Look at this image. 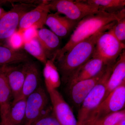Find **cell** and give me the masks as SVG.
<instances>
[{
    "mask_svg": "<svg viewBox=\"0 0 125 125\" xmlns=\"http://www.w3.org/2000/svg\"><path fill=\"white\" fill-rule=\"evenodd\" d=\"M117 13L111 14L100 11L85 17L78 22L69 41L59 50L55 61L60 58L78 43L93 36L99 31L108 30L115 23Z\"/></svg>",
    "mask_w": 125,
    "mask_h": 125,
    "instance_id": "cell-1",
    "label": "cell"
},
{
    "mask_svg": "<svg viewBox=\"0 0 125 125\" xmlns=\"http://www.w3.org/2000/svg\"><path fill=\"white\" fill-rule=\"evenodd\" d=\"M107 30L99 31L78 43L56 60L57 62L56 65L62 80L67 82L78 69L92 58L98 39L103 32Z\"/></svg>",
    "mask_w": 125,
    "mask_h": 125,
    "instance_id": "cell-2",
    "label": "cell"
},
{
    "mask_svg": "<svg viewBox=\"0 0 125 125\" xmlns=\"http://www.w3.org/2000/svg\"><path fill=\"white\" fill-rule=\"evenodd\" d=\"M114 65L107 66L100 80L81 105L77 118L78 125H90L94 113L104 99L107 83Z\"/></svg>",
    "mask_w": 125,
    "mask_h": 125,
    "instance_id": "cell-3",
    "label": "cell"
},
{
    "mask_svg": "<svg viewBox=\"0 0 125 125\" xmlns=\"http://www.w3.org/2000/svg\"><path fill=\"white\" fill-rule=\"evenodd\" d=\"M112 28L99 37L93 55L102 59L106 66L114 65L125 50V44L114 36Z\"/></svg>",
    "mask_w": 125,
    "mask_h": 125,
    "instance_id": "cell-4",
    "label": "cell"
},
{
    "mask_svg": "<svg viewBox=\"0 0 125 125\" xmlns=\"http://www.w3.org/2000/svg\"><path fill=\"white\" fill-rule=\"evenodd\" d=\"M49 5L50 10L56 11V13L77 22L100 12L96 6L87 3L84 0H49Z\"/></svg>",
    "mask_w": 125,
    "mask_h": 125,
    "instance_id": "cell-5",
    "label": "cell"
},
{
    "mask_svg": "<svg viewBox=\"0 0 125 125\" xmlns=\"http://www.w3.org/2000/svg\"><path fill=\"white\" fill-rule=\"evenodd\" d=\"M37 5L25 2L16 3L10 10L0 16V44H4L11 38L18 29L23 16Z\"/></svg>",
    "mask_w": 125,
    "mask_h": 125,
    "instance_id": "cell-6",
    "label": "cell"
},
{
    "mask_svg": "<svg viewBox=\"0 0 125 125\" xmlns=\"http://www.w3.org/2000/svg\"><path fill=\"white\" fill-rule=\"evenodd\" d=\"M48 98L45 89L40 86L26 98V112L23 124L32 125L49 108Z\"/></svg>",
    "mask_w": 125,
    "mask_h": 125,
    "instance_id": "cell-7",
    "label": "cell"
},
{
    "mask_svg": "<svg viewBox=\"0 0 125 125\" xmlns=\"http://www.w3.org/2000/svg\"><path fill=\"white\" fill-rule=\"evenodd\" d=\"M125 105V82L111 92L101 103L96 110L90 122L109 114L124 109Z\"/></svg>",
    "mask_w": 125,
    "mask_h": 125,
    "instance_id": "cell-8",
    "label": "cell"
},
{
    "mask_svg": "<svg viewBox=\"0 0 125 125\" xmlns=\"http://www.w3.org/2000/svg\"><path fill=\"white\" fill-rule=\"evenodd\" d=\"M49 1L42 0L34 9L23 16L18 27V33H22L32 27L39 29L43 28L47 16L51 10Z\"/></svg>",
    "mask_w": 125,
    "mask_h": 125,
    "instance_id": "cell-9",
    "label": "cell"
},
{
    "mask_svg": "<svg viewBox=\"0 0 125 125\" xmlns=\"http://www.w3.org/2000/svg\"><path fill=\"white\" fill-rule=\"evenodd\" d=\"M52 104V112L61 125H78L72 109L57 89L47 91Z\"/></svg>",
    "mask_w": 125,
    "mask_h": 125,
    "instance_id": "cell-10",
    "label": "cell"
},
{
    "mask_svg": "<svg viewBox=\"0 0 125 125\" xmlns=\"http://www.w3.org/2000/svg\"><path fill=\"white\" fill-rule=\"evenodd\" d=\"M27 62L0 66V70L5 76L11 90L13 97L12 102L19 99L21 94Z\"/></svg>",
    "mask_w": 125,
    "mask_h": 125,
    "instance_id": "cell-11",
    "label": "cell"
},
{
    "mask_svg": "<svg viewBox=\"0 0 125 125\" xmlns=\"http://www.w3.org/2000/svg\"><path fill=\"white\" fill-rule=\"evenodd\" d=\"M107 66L101 58L93 56L67 81L68 86L78 81L96 77L102 73Z\"/></svg>",
    "mask_w": 125,
    "mask_h": 125,
    "instance_id": "cell-12",
    "label": "cell"
},
{
    "mask_svg": "<svg viewBox=\"0 0 125 125\" xmlns=\"http://www.w3.org/2000/svg\"><path fill=\"white\" fill-rule=\"evenodd\" d=\"M78 22L56 13L48 14L45 25L49 27L52 32L61 38L66 37L72 33Z\"/></svg>",
    "mask_w": 125,
    "mask_h": 125,
    "instance_id": "cell-13",
    "label": "cell"
},
{
    "mask_svg": "<svg viewBox=\"0 0 125 125\" xmlns=\"http://www.w3.org/2000/svg\"><path fill=\"white\" fill-rule=\"evenodd\" d=\"M36 37L47 60L55 61L57 54L61 49L60 38L50 30L43 28L38 30Z\"/></svg>",
    "mask_w": 125,
    "mask_h": 125,
    "instance_id": "cell-14",
    "label": "cell"
},
{
    "mask_svg": "<svg viewBox=\"0 0 125 125\" xmlns=\"http://www.w3.org/2000/svg\"><path fill=\"white\" fill-rule=\"evenodd\" d=\"M106 67L96 77L80 81L69 86L70 97L75 104L80 106L85 98L100 80Z\"/></svg>",
    "mask_w": 125,
    "mask_h": 125,
    "instance_id": "cell-15",
    "label": "cell"
},
{
    "mask_svg": "<svg viewBox=\"0 0 125 125\" xmlns=\"http://www.w3.org/2000/svg\"><path fill=\"white\" fill-rule=\"evenodd\" d=\"M40 70L37 63L31 61L27 62L22 89L19 99L27 98L36 91L40 86Z\"/></svg>",
    "mask_w": 125,
    "mask_h": 125,
    "instance_id": "cell-16",
    "label": "cell"
},
{
    "mask_svg": "<svg viewBox=\"0 0 125 125\" xmlns=\"http://www.w3.org/2000/svg\"><path fill=\"white\" fill-rule=\"evenodd\" d=\"M30 61V56L25 51L0 44V66L19 64Z\"/></svg>",
    "mask_w": 125,
    "mask_h": 125,
    "instance_id": "cell-17",
    "label": "cell"
},
{
    "mask_svg": "<svg viewBox=\"0 0 125 125\" xmlns=\"http://www.w3.org/2000/svg\"><path fill=\"white\" fill-rule=\"evenodd\" d=\"M124 82H125V50L113 66L111 73L108 80L106 94L104 100L111 92Z\"/></svg>",
    "mask_w": 125,
    "mask_h": 125,
    "instance_id": "cell-18",
    "label": "cell"
},
{
    "mask_svg": "<svg viewBox=\"0 0 125 125\" xmlns=\"http://www.w3.org/2000/svg\"><path fill=\"white\" fill-rule=\"evenodd\" d=\"M11 98L12 93L7 79L0 70V122L7 119L12 103Z\"/></svg>",
    "mask_w": 125,
    "mask_h": 125,
    "instance_id": "cell-19",
    "label": "cell"
},
{
    "mask_svg": "<svg viewBox=\"0 0 125 125\" xmlns=\"http://www.w3.org/2000/svg\"><path fill=\"white\" fill-rule=\"evenodd\" d=\"M43 70V75L47 91L57 89L60 86V73L53 60H48Z\"/></svg>",
    "mask_w": 125,
    "mask_h": 125,
    "instance_id": "cell-20",
    "label": "cell"
},
{
    "mask_svg": "<svg viewBox=\"0 0 125 125\" xmlns=\"http://www.w3.org/2000/svg\"><path fill=\"white\" fill-rule=\"evenodd\" d=\"M26 98H20L12 102L6 120L13 125H21L23 123L26 112Z\"/></svg>",
    "mask_w": 125,
    "mask_h": 125,
    "instance_id": "cell-21",
    "label": "cell"
},
{
    "mask_svg": "<svg viewBox=\"0 0 125 125\" xmlns=\"http://www.w3.org/2000/svg\"><path fill=\"white\" fill-rule=\"evenodd\" d=\"M90 4L98 8L100 11L116 14L125 9V0H85Z\"/></svg>",
    "mask_w": 125,
    "mask_h": 125,
    "instance_id": "cell-22",
    "label": "cell"
},
{
    "mask_svg": "<svg viewBox=\"0 0 125 125\" xmlns=\"http://www.w3.org/2000/svg\"><path fill=\"white\" fill-rule=\"evenodd\" d=\"M24 49L28 54L33 56L45 64L47 61L45 52L37 38L26 41L23 45Z\"/></svg>",
    "mask_w": 125,
    "mask_h": 125,
    "instance_id": "cell-23",
    "label": "cell"
},
{
    "mask_svg": "<svg viewBox=\"0 0 125 125\" xmlns=\"http://www.w3.org/2000/svg\"><path fill=\"white\" fill-rule=\"evenodd\" d=\"M112 30L116 38L125 44V9L117 13V19Z\"/></svg>",
    "mask_w": 125,
    "mask_h": 125,
    "instance_id": "cell-24",
    "label": "cell"
},
{
    "mask_svg": "<svg viewBox=\"0 0 125 125\" xmlns=\"http://www.w3.org/2000/svg\"><path fill=\"white\" fill-rule=\"evenodd\" d=\"M124 118H125V109L99 119L92 125H114Z\"/></svg>",
    "mask_w": 125,
    "mask_h": 125,
    "instance_id": "cell-25",
    "label": "cell"
},
{
    "mask_svg": "<svg viewBox=\"0 0 125 125\" xmlns=\"http://www.w3.org/2000/svg\"><path fill=\"white\" fill-rule=\"evenodd\" d=\"M32 125H61L54 115L52 109L49 108Z\"/></svg>",
    "mask_w": 125,
    "mask_h": 125,
    "instance_id": "cell-26",
    "label": "cell"
},
{
    "mask_svg": "<svg viewBox=\"0 0 125 125\" xmlns=\"http://www.w3.org/2000/svg\"><path fill=\"white\" fill-rule=\"evenodd\" d=\"M23 2V0H0V5L11 4L13 5L16 3Z\"/></svg>",
    "mask_w": 125,
    "mask_h": 125,
    "instance_id": "cell-27",
    "label": "cell"
},
{
    "mask_svg": "<svg viewBox=\"0 0 125 125\" xmlns=\"http://www.w3.org/2000/svg\"><path fill=\"white\" fill-rule=\"evenodd\" d=\"M0 125H13L10 123L8 120L0 122Z\"/></svg>",
    "mask_w": 125,
    "mask_h": 125,
    "instance_id": "cell-28",
    "label": "cell"
},
{
    "mask_svg": "<svg viewBox=\"0 0 125 125\" xmlns=\"http://www.w3.org/2000/svg\"><path fill=\"white\" fill-rule=\"evenodd\" d=\"M114 125H125V118L120 121Z\"/></svg>",
    "mask_w": 125,
    "mask_h": 125,
    "instance_id": "cell-29",
    "label": "cell"
},
{
    "mask_svg": "<svg viewBox=\"0 0 125 125\" xmlns=\"http://www.w3.org/2000/svg\"><path fill=\"white\" fill-rule=\"evenodd\" d=\"M6 12L4 9H2L1 7H0V16L2 15L3 14Z\"/></svg>",
    "mask_w": 125,
    "mask_h": 125,
    "instance_id": "cell-30",
    "label": "cell"
}]
</instances>
